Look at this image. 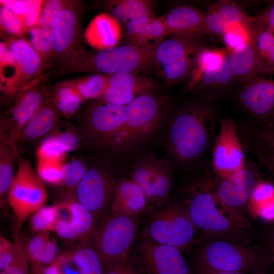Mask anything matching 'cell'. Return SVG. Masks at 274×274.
Wrapping results in <instances>:
<instances>
[{
	"label": "cell",
	"mask_w": 274,
	"mask_h": 274,
	"mask_svg": "<svg viewBox=\"0 0 274 274\" xmlns=\"http://www.w3.org/2000/svg\"><path fill=\"white\" fill-rule=\"evenodd\" d=\"M217 112L212 102L188 103L173 115L167 127L165 146L175 165L188 166L201 160L216 135Z\"/></svg>",
	"instance_id": "1"
},
{
	"label": "cell",
	"mask_w": 274,
	"mask_h": 274,
	"mask_svg": "<svg viewBox=\"0 0 274 274\" xmlns=\"http://www.w3.org/2000/svg\"><path fill=\"white\" fill-rule=\"evenodd\" d=\"M183 199L189 215L203 236L226 237L249 242L248 220L238 211L222 202L211 188L205 176L186 190Z\"/></svg>",
	"instance_id": "2"
},
{
	"label": "cell",
	"mask_w": 274,
	"mask_h": 274,
	"mask_svg": "<svg viewBox=\"0 0 274 274\" xmlns=\"http://www.w3.org/2000/svg\"><path fill=\"white\" fill-rule=\"evenodd\" d=\"M191 250L193 259L218 270L267 274L272 265L268 248L229 238L203 236Z\"/></svg>",
	"instance_id": "3"
},
{
	"label": "cell",
	"mask_w": 274,
	"mask_h": 274,
	"mask_svg": "<svg viewBox=\"0 0 274 274\" xmlns=\"http://www.w3.org/2000/svg\"><path fill=\"white\" fill-rule=\"evenodd\" d=\"M154 68V51L126 44L87 52L82 49L58 67L56 75L96 72L107 75L146 73Z\"/></svg>",
	"instance_id": "4"
},
{
	"label": "cell",
	"mask_w": 274,
	"mask_h": 274,
	"mask_svg": "<svg viewBox=\"0 0 274 274\" xmlns=\"http://www.w3.org/2000/svg\"><path fill=\"white\" fill-rule=\"evenodd\" d=\"M140 224L139 217L110 212L95 224L89 239L104 267L131 253Z\"/></svg>",
	"instance_id": "5"
},
{
	"label": "cell",
	"mask_w": 274,
	"mask_h": 274,
	"mask_svg": "<svg viewBox=\"0 0 274 274\" xmlns=\"http://www.w3.org/2000/svg\"><path fill=\"white\" fill-rule=\"evenodd\" d=\"M145 229L157 242L181 251H190L198 240V230L182 199L168 200L155 209Z\"/></svg>",
	"instance_id": "6"
},
{
	"label": "cell",
	"mask_w": 274,
	"mask_h": 274,
	"mask_svg": "<svg viewBox=\"0 0 274 274\" xmlns=\"http://www.w3.org/2000/svg\"><path fill=\"white\" fill-rule=\"evenodd\" d=\"M202 37L171 35L154 50V68L169 84L189 79L199 50Z\"/></svg>",
	"instance_id": "7"
},
{
	"label": "cell",
	"mask_w": 274,
	"mask_h": 274,
	"mask_svg": "<svg viewBox=\"0 0 274 274\" xmlns=\"http://www.w3.org/2000/svg\"><path fill=\"white\" fill-rule=\"evenodd\" d=\"M165 99L145 94L126 105V116L120 151H127L145 144L163 119Z\"/></svg>",
	"instance_id": "8"
},
{
	"label": "cell",
	"mask_w": 274,
	"mask_h": 274,
	"mask_svg": "<svg viewBox=\"0 0 274 274\" xmlns=\"http://www.w3.org/2000/svg\"><path fill=\"white\" fill-rule=\"evenodd\" d=\"M47 198L44 182L30 162L20 156L7 197L16 219V229L19 230L26 219L44 206Z\"/></svg>",
	"instance_id": "9"
},
{
	"label": "cell",
	"mask_w": 274,
	"mask_h": 274,
	"mask_svg": "<svg viewBox=\"0 0 274 274\" xmlns=\"http://www.w3.org/2000/svg\"><path fill=\"white\" fill-rule=\"evenodd\" d=\"M131 255L141 274H194L181 250L157 242L146 229Z\"/></svg>",
	"instance_id": "10"
},
{
	"label": "cell",
	"mask_w": 274,
	"mask_h": 274,
	"mask_svg": "<svg viewBox=\"0 0 274 274\" xmlns=\"http://www.w3.org/2000/svg\"><path fill=\"white\" fill-rule=\"evenodd\" d=\"M47 79L40 76L25 86L0 119V141L16 143L28 122L50 95Z\"/></svg>",
	"instance_id": "11"
},
{
	"label": "cell",
	"mask_w": 274,
	"mask_h": 274,
	"mask_svg": "<svg viewBox=\"0 0 274 274\" xmlns=\"http://www.w3.org/2000/svg\"><path fill=\"white\" fill-rule=\"evenodd\" d=\"M174 167L168 158H159L153 154L143 155L133 163L131 178L144 192L149 208H159L169 200Z\"/></svg>",
	"instance_id": "12"
},
{
	"label": "cell",
	"mask_w": 274,
	"mask_h": 274,
	"mask_svg": "<svg viewBox=\"0 0 274 274\" xmlns=\"http://www.w3.org/2000/svg\"><path fill=\"white\" fill-rule=\"evenodd\" d=\"M211 149L212 168L217 176L231 180L244 168L245 149L231 117L221 120Z\"/></svg>",
	"instance_id": "13"
},
{
	"label": "cell",
	"mask_w": 274,
	"mask_h": 274,
	"mask_svg": "<svg viewBox=\"0 0 274 274\" xmlns=\"http://www.w3.org/2000/svg\"><path fill=\"white\" fill-rule=\"evenodd\" d=\"M126 116V106H116L97 100L85 116L87 136L101 146L120 151Z\"/></svg>",
	"instance_id": "14"
},
{
	"label": "cell",
	"mask_w": 274,
	"mask_h": 274,
	"mask_svg": "<svg viewBox=\"0 0 274 274\" xmlns=\"http://www.w3.org/2000/svg\"><path fill=\"white\" fill-rule=\"evenodd\" d=\"M116 181L111 170L102 166L93 165L89 167L82 180L72 191L96 221L111 206Z\"/></svg>",
	"instance_id": "15"
},
{
	"label": "cell",
	"mask_w": 274,
	"mask_h": 274,
	"mask_svg": "<svg viewBox=\"0 0 274 274\" xmlns=\"http://www.w3.org/2000/svg\"><path fill=\"white\" fill-rule=\"evenodd\" d=\"M80 6L77 1H66L52 29V64L57 67L82 50L78 47L81 40Z\"/></svg>",
	"instance_id": "16"
},
{
	"label": "cell",
	"mask_w": 274,
	"mask_h": 274,
	"mask_svg": "<svg viewBox=\"0 0 274 274\" xmlns=\"http://www.w3.org/2000/svg\"><path fill=\"white\" fill-rule=\"evenodd\" d=\"M236 99L241 108L263 127L274 118V78L256 76L243 84Z\"/></svg>",
	"instance_id": "17"
},
{
	"label": "cell",
	"mask_w": 274,
	"mask_h": 274,
	"mask_svg": "<svg viewBox=\"0 0 274 274\" xmlns=\"http://www.w3.org/2000/svg\"><path fill=\"white\" fill-rule=\"evenodd\" d=\"M158 87V83L152 78L134 73H118L109 75L107 88L97 100L126 106L141 95L153 94Z\"/></svg>",
	"instance_id": "18"
},
{
	"label": "cell",
	"mask_w": 274,
	"mask_h": 274,
	"mask_svg": "<svg viewBox=\"0 0 274 274\" xmlns=\"http://www.w3.org/2000/svg\"><path fill=\"white\" fill-rule=\"evenodd\" d=\"M234 81L227 55L220 67L191 76L186 91H194L201 99L212 102L227 92Z\"/></svg>",
	"instance_id": "19"
},
{
	"label": "cell",
	"mask_w": 274,
	"mask_h": 274,
	"mask_svg": "<svg viewBox=\"0 0 274 274\" xmlns=\"http://www.w3.org/2000/svg\"><path fill=\"white\" fill-rule=\"evenodd\" d=\"M125 27L127 44L149 50L154 51L170 36L162 16L143 17L129 21Z\"/></svg>",
	"instance_id": "20"
},
{
	"label": "cell",
	"mask_w": 274,
	"mask_h": 274,
	"mask_svg": "<svg viewBox=\"0 0 274 274\" xmlns=\"http://www.w3.org/2000/svg\"><path fill=\"white\" fill-rule=\"evenodd\" d=\"M111 212L131 217H139L148 210L147 198L140 186L131 178L117 180Z\"/></svg>",
	"instance_id": "21"
},
{
	"label": "cell",
	"mask_w": 274,
	"mask_h": 274,
	"mask_svg": "<svg viewBox=\"0 0 274 274\" xmlns=\"http://www.w3.org/2000/svg\"><path fill=\"white\" fill-rule=\"evenodd\" d=\"M171 35L202 37L206 33V14L194 7L181 5L173 8L162 16Z\"/></svg>",
	"instance_id": "22"
},
{
	"label": "cell",
	"mask_w": 274,
	"mask_h": 274,
	"mask_svg": "<svg viewBox=\"0 0 274 274\" xmlns=\"http://www.w3.org/2000/svg\"><path fill=\"white\" fill-rule=\"evenodd\" d=\"M20 73V91L32 81L38 79L46 64L40 54L23 38L6 41Z\"/></svg>",
	"instance_id": "23"
},
{
	"label": "cell",
	"mask_w": 274,
	"mask_h": 274,
	"mask_svg": "<svg viewBox=\"0 0 274 274\" xmlns=\"http://www.w3.org/2000/svg\"><path fill=\"white\" fill-rule=\"evenodd\" d=\"M61 116L49 96L23 129L19 141L41 143L60 124Z\"/></svg>",
	"instance_id": "24"
},
{
	"label": "cell",
	"mask_w": 274,
	"mask_h": 274,
	"mask_svg": "<svg viewBox=\"0 0 274 274\" xmlns=\"http://www.w3.org/2000/svg\"><path fill=\"white\" fill-rule=\"evenodd\" d=\"M122 35L121 24L110 14L102 13L90 21L84 37L91 46L99 50L117 46Z\"/></svg>",
	"instance_id": "25"
},
{
	"label": "cell",
	"mask_w": 274,
	"mask_h": 274,
	"mask_svg": "<svg viewBox=\"0 0 274 274\" xmlns=\"http://www.w3.org/2000/svg\"><path fill=\"white\" fill-rule=\"evenodd\" d=\"M250 29L256 50L257 76L274 74V32L267 27L260 15L254 17Z\"/></svg>",
	"instance_id": "26"
},
{
	"label": "cell",
	"mask_w": 274,
	"mask_h": 274,
	"mask_svg": "<svg viewBox=\"0 0 274 274\" xmlns=\"http://www.w3.org/2000/svg\"><path fill=\"white\" fill-rule=\"evenodd\" d=\"M206 176L209 186L216 196L227 206L239 211L250 202L252 194L243 187L230 179L212 176L207 166Z\"/></svg>",
	"instance_id": "27"
},
{
	"label": "cell",
	"mask_w": 274,
	"mask_h": 274,
	"mask_svg": "<svg viewBox=\"0 0 274 274\" xmlns=\"http://www.w3.org/2000/svg\"><path fill=\"white\" fill-rule=\"evenodd\" d=\"M251 31V39L244 48L231 51L227 49L228 63L234 80L243 84L257 76L256 50Z\"/></svg>",
	"instance_id": "28"
},
{
	"label": "cell",
	"mask_w": 274,
	"mask_h": 274,
	"mask_svg": "<svg viewBox=\"0 0 274 274\" xmlns=\"http://www.w3.org/2000/svg\"><path fill=\"white\" fill-rule=\"evenodd\" d=\"M63 194L56 203L61 210L67 212L70 221L82 241L89 236L96 221L92 214L76 198L72 190Z\"/></svg>",
	"instance_id": "29"
},
{
	"label": "cell",
	"mask_w": 274,
	"mask_h": 274,
	"mask_svg": "<svg viewBox=\"0 0 274 274\" xmlns=\"http://www.w3.org/2000/svg\"><path fill=\"white\" fill-rule=\"evenodd\" d=\"M245 150L255 156L259 164L274 165V139L261 126L251 124L244 138Z\"/></svg>",
	"instance_id": "30"
},
{
	"label": "cell",
	"mask_w": 274,
	"mask_h": 274,
	"mask_svg": "<svg viewBox=\"0 0 274 274\" xmlns=\"http://www.w3.org/2000/svg\"><path fill=\"white\" fill-rule=\"evenodd\" d=\"M110 14L125 25L129 21L153 16L155 2L150 0H115L105 2Z\"/></svg>",
	"instance_id": "31"
},
{
	"label": "cell",
	"mask_w": 274,
	"mask_h": 274,
	"mask_svg": "<svg viewBox=\"0 0 274 274\" xmlns=\"http://www.w3.org/2000/svg\"><path fill=\"white\" fill-rule=\"evenodd\" d=\"M1 92L8 98H15L20 92V73L6 42L0 43Z\"/></svg>",
	"instance_id": "32"
},
{
	"label": "cell",
	"mask_w": 274,
	"mask_h": 274,
	"mask_svg": "<svg viewBox=\"0 0 274 274\" xmlns=\"http://www.w3.org/2000/svg\"><path fill=\"white\" fill-rule=\"evenodd\" d=\"M16 143L0 141V197L3 203L7 199L9 188L14 179L15 166L20 157Z\"/></svg>",
	"instance_id": "33"
},
{
	"label": "cell",
	"mask_w": 274,
	"mask_h": 274,
	"mask_svg": "<svg viewBox=\"0 0 274 274\" xmlns=\"http://www.w3.org/2000/svg\"><path fill=\"white\" fill-rule=\"evenodd\" d=\"M67 254L77 266L79 274H103L102 262L92 246L89 236L80 241Z\"/></svg>",
	"instance_id": "34"
},
{
	"label": "cell",
	"mask_w": 274,
	"mask_h": 274,
	"mask_svg": "<svg viewBox=\"0 0 274 274\" xmlns=\"http://www.w3.org/2000/svg\"><path fill=\"white\" fill-rule=\"evenodd\" d=\"M49 97L63 116L70 118L80 107L84 99L68 83L57 84Z\"/></svg>",
	"instance_id": "35"
},
{
	"label": "cell",
	"mask_w": 274,
	"mask_h": 274,
	"mask_svg": "<svg viewBox=\"0 0 274 274\" xmlns=\"http://www.w3.org/2000/svg\"><path fill=\"white\" fill-rule=\"evenodd\" d=\"M109 77V75L95 74L67 82L85 101L100 98L107 88Z\"/></svg>",
	"instance_id": "36"
},
{
	"label": "cell",
	"mask_w": 274,
	"mask_h": 274,
	"mask_svg": "<svg viewBox=\"0 0 274 274\" xmlns=\"http://www.w3.org/2000/svg\"><path fill=\"white\" fill-rule=\"evenodd\" d=\"M26 32L28 35V39L26 40L31 46L40 54L48 66L52 65L53 45L52 30L37 25Z\"/></svg>",
	"instance_id": "37"
},
{
	"label": "cell",
	"mask_w": 274,
	"mask_h": 274,
	"mask_svg": "<svg viewBox=\"0 0 274 274\" xmlns=\"http://www.w3.org/2000/svg\"><path fill=\"white\" fill-rule=\"evenodd\" d=\"M60 212L57 203L43 206L30 216L29 222L30 230L37 233L54 231L60 217Z\"/></svg>",
	"instance_id": "38"
},
{
	"label": "cell",
	"mask_w": 274,
	"mask_h": 274,
	"mask_svg": "<svg viewBox=\"0 0 274 274\" xmlns=\"http://www.w3.org/2000/svg\"><path fill=\"white\" fill-rule=\"evenodd\" d=\"M227 55V50L226 48L220 49L203 46L197 54L190 77L220 67L223 63Z\"/></svg>",
	"instance_id": "39"
},
{
	"label": "cell",
	"mask_w": 274,
	"mask_h": 274,
	"mask_svg": "<svg viewBox=\"0 0 274 274\" xmlns=\"http://www.w3.org/2000/svg\"><path fill=\"white\" fill-rule=\"evenodd\" d=\"M49 135L59 143L67 153L79 149L87 134L85 130L60 124Z\"/></svg>",
	"instance_id": "40"
},
{
	"label": "cell",
	"mask_w": 274,
	"mask_h": 274,
	"mask_svg": "<svg viewBox=\"0 0 274 274\" xmlns=\"http://www.w3.org/2000/svg\"><path fill=\"white\" fill-rule=\"evenodd\" d=\"M218 13L228 25L243 24L250 27L254 17L248 16L239 6L229 1H220L209 6Z\"/></svg>",
	"instance_id": "41"
},
{
	"label": "cell",
	"mask_w": 274,
	"mask_h": 274,
	"mask_svg": "<svg viewBox=\"0 0 274 274\" xmlns=\"http://www.w3.org/2000/svg\"><path fill=\"white\" fill-rule=\"evenodd\" d=\"M0 26L1 36L7 41L18 38L27 31L22 19L9 8L1 5Z\"/></svg>",
	"instance_id": "42"
},
{
	"label": "cell",
	"mask_w": 274,
	"mask_h": 274,
	"mask_svg": "<svg viewBox=\"0 0 274 274\" xmlns=\"http://www.w3.org/2000/svg\"><path fill=\"white\" fill-rule=\"evenodd\" d=\"M221 37L226 49L241 50L249 42L251 31L250 27L241 23H233L228 25Z\"/></svg>",
	"instance_id": "43"
},
{
	"label": "cell",
	"mask_w": 274,
	"mask_h": 274,
	"mask_svg": "<svg viewBox=\"0 0 274 274\" xmlns=\"http://www.w3.org/2000/svg\"><path fill=\"white\" fill-rule=\"evenodd\" d=\"M14 239L15 251L13 259L10 265L1 271L0 274H29V261L19 230L16 229Z\"/></svg>",
	"instance_id": "44"
},
{
	"label": "cell",
	"mask_w": 274,
	"mask_h": 274,
	"mask_svg": "<svg viewBox=\"0 0 274 274\" xmlns=\"http://www.w3.org/2000/svg\"><path fill=\"white\" fill-rule=\"evenodd\" d=\"M56 161L38 160L37 173L41 180L54 187L62 186V164Z\"/></svg>",
	"instance_id": "45"
},
{
	"label": "cell",
	"mask_w": 274,
	"mask_h": 274,
	"mask_svg": "<svg viewBox=\"0 0 274 274\" xmlns=\"http://www.w3.org/2000/svg\"><path fill=\"white\" fill-rule=\"evenodd\" d=\"M89 166L80 159L74 158L62 164V186L73 190L82 180Z\"/></svg>",
	"instance_id": "46"
},
{
	"label": "cell",
	"mask_w": 274,
	"mask_h": 274,
	"mask_svg": "<svg viewBox=\"0 0 274 274\" xmlns=\"http://www.w3.org/2000/svg\"><path fill=\"white\" fill-rule=\"evenodd\" d=\"M66 3V1H45L37 25L52 30Z\"/></svg>",
	"instance_id": "47"
},
{
	"label": "cell",
	"mask_w": 274,
	"mask_h": 274,
	"mask_svg": "<svg viewBox=\"0 0 274 274\" xmlns=\"http://www.w3.org/2000/svg\"><path fill=\"white\" fill-rule=\"evenodd\" d=\"M63 147L48 135L41 143L37 151L38 160H46L63 163L66 153Z\"/></svg>",
	"instance_id": "48"
},
{
	"label": "cell",
	"mask_w": 274,
	"mask_h": 274,
	"mask_svg": "<svg viewBox=\"0 0 274 274\" xmlns=\"http://www.w3.org/2000/svg\"><path fill=\"white\" fill-rule=\"evenodd\" d=\"M49 237V232L38 233L25 244L31 272L37 269L44 247Z\"/></svg>",
	"instance_id": "49"
},
{
	"label": "cell",
	"mask_w": 274,
	"mask_h": 274,
	"mask_svg": "<svg viewBox=\"0 0 274 274\" xmlns=\"http://www.w3.org/2000/svg\"><path fill=\"white\" fill-rule=\"evenodd\" d=\"M103 274H141L131 255L125 257L104 267Z\"/></svg>",
	"instance_id": "50"
},
{
	"label": "cell",
	"mask_w": 274,
	"mask_h": 274,
	"mask_svg": "<svg viewBox=\"0 0 274 274\" xmlns=\"http://www.w3.org/2000/svg\"><path fill=\"white\" fill-rule=\"evenodd\" d=\"M228 26L219 14L209 7L205 17L206 33L222 36Z\"/></svg>",
	"instance_id": "51"
},
{
	"label": "cell",
	"mask_w": 274,
	"mask_h": 274,
	"mask_svg": "<svg viewBox=\"0 0 274 274\" xmlns=\"http://www.w3.org/2000/svg\"><path fill=\"white\" fill-rule=\"evenodd\" d=\"M54 232L64 241L67 242L82 241L68 217H63L60 215L55 225Z\"/></svg>",
	"instance_id": "52"
},
{
	"label": "cell",
	"mask_w": 274,
	"mask_h": 274,
	"mask_svg": "<svg viewBox=\"0 0 274 274\" xmlns=\"http://www.w3.org/2000/svg\"><path fill=\"white\" fill-rule=\"evenodd\" d=\"M44 1L27 0L26 10L22 18L26 30L37 25Z\"/></svg>",
	"instance_id": "53"
},
{
	"label": "cell",
	"mask_w": 274,
	"mask_h": 274,
	"mask_svg": "<svg viewBox=\"0 0 274 274\" xmlns=\"http://www.w3.org/2000/svg\"><path fill=\"white\" fill-rule=\"evenodd\" d=\"M14 243L4 236H0V271L8 267L14 256Z\"/></svg>",
	"instance_id": "54"
},
{
	"label": "cell",
	"mask_w": 274,
	"mask_h": 274,
	"mask_svg": "<svg viewBox=\"0 0 274 274\" xmlns=\"http://www.w3.org/2000/svg\"><path fill=\"white\" fill-rule=\"evenodd\" d=\"M0 4L9 8L22 19L27 8V0H1Z\"/></svg>",
	"instance_id": "55"
},
{
	"label": "cell",
	"mask_w": 274,
	"mask_h": 274,
	"mask_svg": "<svg viewBox=\"0 0 274 274\" xmlns=\"http://www.w3.org/2000/svg\"><path fill=\"white\" fill-rule=\"evenodd\" d=\"M192 268L194 274H246L216 270L194 259H192Z\"/></svg>",
	"instance_id": "56"
},
{
	"label": "cell",
	"mask_w": 274,
	"mask_h": 274,
	"mask_svg": "<svg viewBox=\"0 0 274 274\" xmlns=\"http://www.w3.org/2000/svg\"><path fill=\"white\" fill-rule=\"evenodd\" d=\"M63 260V254L58 256L53 263L44 269L42 274H63L61 269Z\"/></svg>",
	"instance_id": "57"
},
{
	"label": "cell",
	"mask_w": 274,
	"mask_h": 274,
	"mask_svg": "<svg viewBox=\"0 0 274 274\" xmlns=\"http://www.w3.org/2000/svg\"><path fill=\"white\" fill-rule=\"evenodd\" d=\"M260 16L267 27L274 32V3Z\"/></svg>",
	"instance_id": "58"
},
{
	"label": "cell",
	"mask_w": 274,
	"mask_h": 274,
	"mask_svg": "<svg viewBox=\"0 0 274 274\" xmlns=\"http://www.w3.org/2000/svg\"><path fill=\"white\" fill-rule=\"evenodd\" d=\"M262 128L274 139V118Z\"/></svg>",
	"instance_id": "59"
},
{
	"label": "cell",
	"mask_w": 274,
	"mask_h": 274,
	"mask_svg": "<svg viewBox=\"0 0 274 274\" xmlns=\"http://www.w3.org/2000/svg\"><path fill=\"white\" fill-rule=\"evenodd\" d=\"M267 245L274 247V225L270 231Z\"/></svg>",
	"instance_id": "60"
},
{
	"label": "cell",
	"mask_w": 274,
	"mask_h": 274,
	"mask_svg": "<svg viewBox=\"0 0 274 274\" xmlns=\"http://www.w3.org/2000/svg\"><path fill=\"white\" fill-rule=\"evenodd\" d=\"M267 246L272 256V265L274 266V247L269 245H267Z\"/></svg>",
	"instance_id": "61"
},
{
	"label": "cell",
	"mask_w": 274,
	"mask_h": 274,
	"mask_svg": "<svg viewBox=\"0 0 274 274\" xmlns=\"http://www.w3.org/2000/svg\"><path fill=\"white\" fill-rule=\"evenodd\" d=\"M273 177H274V175H273Z\"/></svg>",
	"instance_id": "62"
}]
</instances>
